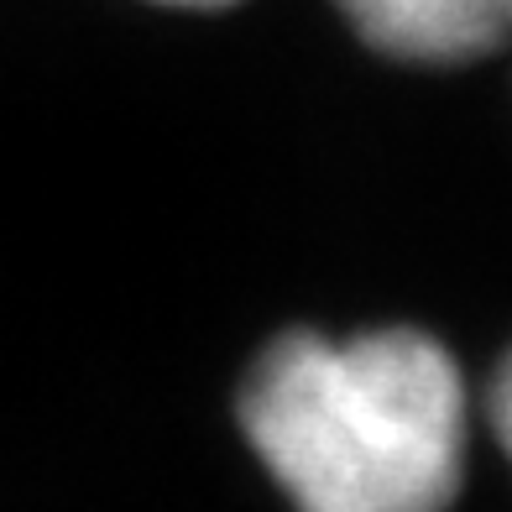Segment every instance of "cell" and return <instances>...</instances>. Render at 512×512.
<instances>
[{
	"mask_svg": "<svg viewBox=\"0 0 512 512\" xmlns=\"http://www.w3.org/2000/svg\"><path fill=\"white\" fill-rule=\"evenodd\" d=\"M236 424L293 512H450L476 398L429 330L298 324L241 371Z\"/></svg>",
	"mask_w": 512,
	"mask_h": 512,
	"instance_id": "cell-1",
	"label": "cell"
},
{
	"mask_svg": "<svg viewBox=\"0 0 512 512\" xmlns=\"http://www.w3.org/2000/svg\"><path fill=\"white\" fill-rule=\"evenodd\" d=\"M371 53L460 68L512 48V0H330Z\"/></svg>",
	"mask_w": 512,
	"mask_h": 512,
	"instance_id": "cell-2",
	"label": "cell"
},
{
	"mask_svg": "<svg viewBox=\"0 0 512 512\" xmlns=\"http://www.w3.org/2000/svg\"><path fill=\"white\" fill-rule=\"evenodd\" d=\"M481 413H486V429H492L497 450L512 460V345L492 366V382H486V392H481Z\"/></svg>",
	"mask_w": 512,
	"mask_h": 512,
	"instance_id": "cell-3",
	"label": "cell"
},
{
	"mask_svg": "<svg viewBox=\"0 0 512 512\" xmlns=\"http://www.w3.org/2000/svg\"><path fill=\"white\" fill-rule=\"evenodd\" d=\"M152 6H173V11H225L236 0H152Z\"/></svg>",
	"mask_w": 512,
	"mask_h": 512,
	"instance_id": "cell-4",
	"label": "cell"
}]
</instances>
